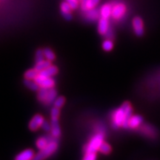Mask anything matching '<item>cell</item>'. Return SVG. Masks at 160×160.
Masks as SVG:
<instances>
[{
  "label": "cell",
  "instance_id": "obj_16",
  "mask_svg": "<svg viewBox=\"0 0 160 160\" xmlns=\"http://www.w3.org/2000/svg\"><path fill=\"white\" fill-rule=\"evenodd\" d=\"M39 73L45 77H53L58 73V68L54 65H51L46 69L40 71Z\"/></svg>",
  "mask_w": 160,
  "mask_h": 160
},
{
  "label": "cell",
  "instance_id": "obj_3",
  "mask_svg": "<svg viewBox=\"0 0 160 160\" xmlns=\"http://www.w3.org/2000/svg\"><path fill=\"white\" fill-rule=\"evenodd\" d=\"M58 141L51 142L45 148L41 149L37 154H35L32 160H45L55 153L58 148Z\"/></svg>",
  "mask_w": 160,
  "mask_h": 160
},
{
  "label": "cell",
  "instance_id": "obj_7",
  "mask_svg": "<svg viewBox=\"0 0 160 160\" xmlns=\"http://www.w3.org/2000/svg\"><path fill=\"white\" fill-rule=\"evenodd\" d=\"M71 10L72 8L71 5L66 1L62 2L61 5H60V11H61L62 15L64 19L67 20V21H71L72 18H73V16H72L71 13Z\"/></svg>",
  "mask_w": 160,
  "mask_h": 160
},
{
  "label": "cell",
  "instance_id": "obj_21",
  "mask_svg": "<svg viewBox=\"0 0 160 160\" xmlns=\"http://www.w3.org/2000/svg\"><path fill=\"white\" fill-rule=\"evenodd\" d=\"M43 52L45 58L47 60H48V61L52 62L56 59L54 52L52 51L51 48H44Z\"/></svg>",
  "mask_w": 160,
  "mask_h": 160
},
{
  "label": "cell",
  "instance_id": "obj_26",
  "mask_svg": "<svg viewBox=\"0 0 160 160\" xmlns=\"http://www.w3.org/2000/svg\"><path fill=\"white\" fill-rule=\"evenodd\" d=\"M65 102V99L63 97H57V99H55L54 102H53V105L55 107L58 108H61L64 105V104Z\"/></svg>",
  "mask_w": 160,
  "mask_h": 160
},
{
  "label": "cell",
  "instance_id": "obj_20",
  "mask_svg": "<svg viewBox=\"0 0 160 160\" xmlns=\"http://www.w3.org/2000/svg\"><path fill=\"white\" fill-rule=\"evenodd\" d=\"M48 90L47 88H40L38 91V96L37 98L39 101L42 103H45L46 99H47L48 94Z\"/></svg>",
  "mask_w": 160,
  "mask_h": 160
},
{
  "label": "cell",
  "instance_id": "obj_29",
  "mask_svg": "<svg viewBox=\"0 0 160 160\" xmlns=\"http://www.w3.org/2000/svg\"><path fill=\"white\" fill-rule=\"evenodd\" d=\"M96 159H97V153H85L83 160H96Z\"/></svg>",
  "mask_w": 160,
  "mask_h": 160
},
{
  "label": "cell",
  "instance_id": "obj_30",
  "mask_svg": "<svg viewBox=\"0 0 160 160\" xmlns=\"http://www.w3.org/2000/svg\"><path fill=\"white\" fill-rule=\"evenodd\" d=\"M41 128L43 129V131H45L46 132H48V131H51V125L45 120V121L43 122Z\"/></svg>",
  "mask_w": 160,
  "mask_h": 160
},
{
  "label": "cell",
  "instance_id": "obj_13",
  "mask_svg": "<svg viewBox=\"0 0 160 160\" xmlns=\"http://www.w3.org/2000/svg\"><path fill=\"white\" fill-rule=\"evenodd\" d=\"M51 135L55 138H59L61 136V128L59 124V119H51Z\"/></svg>",
  "mask_w": 160,
  "mask_h": 160
},
{
  "label": "cell",
  "instance_id": "obj_15",
  "mask_svg": "<svg viewBox=\"0 0 160 160\" xmlns=\"http://www.w3.org/2000/svg\"><path fill=\"white\" fill-rule=\"evenodd\" d=\"M100 16L101 17L105 18V19H108L111 17L112 14V6L111 4L105 3L102 6L101 8L99 10Z\"/></svg>",
  "mask_w": 160,
  "mask_h": 160
},
{
  "label": "cell",
  "instance_id": "obj_22",
  "mask_svg": "<svg viewBox=\"0 0 160 160\" xmlns=\"http://www.w3.org/2000/svg\"><path fill=\"white\" fill-rule=\"evenodd\" d=\"M39 74V72H38L35 68H32L28 70L25 73V79H31L34 80L35 78L37 77Z\"/></svg>",
  "mask_w": 160,
  "mask_h": 160
},
{
  "label": "cell",
  "instance_id": "obj_10",
  "mask_svg": "<svg viewBox=\"0 0 160 160\" xmlns=\"http://www.w3.org/2000/svg\"><path fill=\"white\" fill-rule=\"evenodd\" d=\"M99 1L100 0H80L81 9L83 11H86L88 10L95 8L96 6L99 3Z\"/></svg>",
  "mask_w": 160,
  "mask_h": 160
},
{
  "label": "cell",
  "instance_id": "obj_28",
  "mask_svg": "<svg viewBox=\"0 0 160 160\" xmlns=\"http://www.w3.org/2000/svg\"><path fill=\"white\" fill-rule=\"evenodd\" d=\"M65 1L68 2L69 5H71L72 10H75L79 6V2L80 0H65Z\"/></svg>",
  "mask_w": 160,
  "mask_h": 160
},
{
  "label": "cell",
  "instance_id": "obj_18",
  "mask_svg": "<svg viewBox=\"0 0 160 160\" xmlns=\"http://www.w3.org/2000/svg\"><path fill=\"white\" fill-rule=\"evenodd\" d=\"M24 84H25V85L28 88L31 90V91H38L40 88L39 85L34 80L25 79V80H24Z\"/></svg>",
  "mask_w": 160,
  "mask_h": 160
},
{
  "label": "cell",
  "instance_id": "obj_4",
  "mask_svg": "<svg viewBox=\"0 0 160 160\" xmlns=\"http://www.w3.org/2000/svg\"><path fill=\"white\" fill-rule=\"evenodd\" d=\"M34 81L39 85L40 88H44L51 89L54 88L55 86V80L53 78L45 77L40 75L39 73L35 78Z\"/></svg>",
  "mask_w": 160,
  "mask_h": 160
},
{
  "label": "cell",
  "instance_id": "obj_11",
  "mask_svg": "<svg viewBox=\"0 0 160 160\" xmlns=\"http://www.w3.org/2000/svg\"><path fill=\"white\" fill-rule=\"evenodd\" d=\"M84 12H85V19L89 22L97 21V19H99V17H101V16H100L99 11L96 8L88 10V11H84Z\"/></svg>",
  "mask_w": 160,
  "mask_h": 160
},
{
  "label": "cell",
  "instance_id": "obj_5",
  "mask_svg": "<svg viewBox=\"0 0 160 160\" xmlns=\"http://www.w3.org/2000/svg\"><path fill=\"white\" fill-rule=\"evenodd\" d=\"M132 24H133V28L135 34L137 37H142L144 35V25L142 19L139 17H136L133 18Z\"/></svg>",
  "mask_w": 160,
  "mask_h": 160
},
{
  "label": "cell",
  "instance_id": "obj_2",
  "mask_svg": "<svg viewBox=\"0 0 160 160\" xmlns=\"http://www.w3.org/2000/svg\"><path fill=\"white\" fill-rule=\"evenodd\" d=\"M104 138H105V135L102 132H100V133H98L95 136H93L90 140L89 143L84 148L85 153H97L99 151L100 145L104 142Z\"/></svg>",
  "mask_w": 160,
  "mask_h": 160
},
{
  "label": "cell",
  "instance_id": "obj_17",
  "mask_svg": "<svg viewBox=\"0 0 160 160\" xmlns=\"http://www.w3.org/2000/svg\"><path fill=\"white\" fill-rule=\"evenodd\" d=\"M57 97V91L54 89V88L48 90V94L47 99H46L44 105H51V104H53L55 99Z\"/></svg>",
  "mask_w": 160,
  "mask_h": 160
},
{
  "label": "cell",
  "instance_id": "obj_27",
  "mask_svg": "<svg viewBox=\"0 0 160 160\" xmlns=\"http://www.w3.org/2000/svg\"><path fill=\"white\" fill-rule=\"evenodd\" d=\"M59 108H58L57 107H53L51 108V119H59Z\"/></svg>",
  "mask_w": 160,
  "mask_h": 160
},
{
  "label": "cell",
  "instance_id": "obj_19",
  "mask_svg": "<svg viewBox=\"0 0 160 160\" xmlns=\"http://www.w3.org/2000/svg\"><path fill=\"white\" fill-rule=\"evenodd\" d=\"M51 65H51V62L48 61V60L44 59V60H42V61L36 63L34 68L39 73L40 71H43V70L46 69L47 68L50 67Z\"/></svg>",
  "mask_w": 160,
  "mask_h": 160
},
{
  "label": "cell",
  "instance_id": "obj_24",
  "mask_svg": "<svg viewBox=\"0 0 160 160\" xmlns=\"http://www.w3.org/2000/svg\"><path fill=\"white\" fill-rule=\"evenodd\" d=\"M113 43L111 39H106L102 43V48L105 51H110L113 49Z\"/></svg>",
  "mask_w": 160,
  "mask_h": 160
},
{
  "label": "cell",
  "instance_id": "obj_12",
  "mask_svg": "<svg viewBox=\"0 0 160 160\" xmlns=\"http://www.w3.org/2000/svg\"><path fill=\"white\" fill-rule=\"evenodd\" d=\"M35 153L33 150L26 149L25 151L19 153L17 157H15L14 160H32L34 157Z\"/></svg>",
  "mask_w": 160,
  "mask_h": 160
},
{
  "label": "cell",
  "instance_id": "obj_14",
  "mask_svg": "<svg viewBox=\"0 0 160 160\" xmlns=\"http://www.w3.org/2000/svg\"><path fill=\"white\" fill-rule=\"evenodd\" d=\"M143 118L139 115L132 116L128 120V128L134 129L142 123Z\"/></svg>",
  "mask_w": 160,
  "mask_h": 160
},
{
  "label": "cell",
  "instance_id": "obj_9",
  "mask_svg": "<svg viewBox=\"0 0 160 160\" xmlns=\"http://www.w3.org/2000/svg\"><path fill=\"white\" fill-rule=\"evenodd\" d=\"M109 21L105 18L100 17L99 19V22H98V32L100 35L105 36L107 33L110 28Z\"/></svg>",
  "mask_w": 160,
  "mask_h": 160
},
{
  "label": "cell",
  "instance_id": "obj_8",
  "mask_svg": "<svg viewBox=\"0 0 160 160\" xmlns=\"http://www.w3.org/2000/svg\"><path fill=\"white\" fill-rule=\"evenodd\" d=\"M125 5L122 3H119L112 7L111 17L116 19H119L122 18L125 13Z\"/></svg>",
  "mask_w": 160,
  "mask_h": 160
},
{
  "label": "cell",
  "instance_id": "obj_1",
  "mask_svg": "<svg viewBox=\"0 0 160 160\" xmlns=\"http://www.w3.org/2000/svg\"><path fill=\"white\" fill-rule=\"evenodd\" d=\"M133 109L131 103L125 102L112 114V125L114 128L122 127L128 128V120L132 117Z\"/></svg>",
  "mask_w": 160,
  "mask_h": 160
},
{
  "label": "cell",
  "instance_id": "obj_23",
  "mask_svg": "<svg viewBox=\"0 0 160 160\" xmlns=\"http://www.w3.org/2000/svg\"><path fill=\"white\" fill-rule=\"evenodd\" d=\"M99 151L101 152V153H104V154H108L111 152V147L109 144H108L107 142H103L102 143V145H100Z\"/></svg>",
  "mask_w": 160,
  "mask_h": 160
},
{
  "label": "cell",
  "instance_id": "obj_25",
  "mask_svg": "<svg viewBox=\"0 0 160 160\" xmlns=\"http://www.w3.org/2000/svg\"><path fill=\"white\" fill-rule=\"evenodd\" d=\"M35 59H36V63L42 61V60L45 59V56H44L43 50L38 49L37 51H36Z\"/></svg>",
  "mask_w": 160,
  "mask_h": 160
},
{
  "label": "cell",
  "instance_id": "obj_6",
  "mask_svg": "<svg viewBox=\"0 0 160 160\" xmlns=\"http://www.w3.org/2000/svg\"><path fill=\"white\" fill-rule=\"evenodd\" d=\"M44 121H45V119H44L42 116L40 114L35 115L30 121L28 125L29 129L33 131H37L39 128L42 127V125Z\"/></svg>",
  "mask_w": 160,
  "mask_h": 160
}]
</instances>
